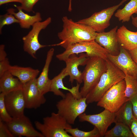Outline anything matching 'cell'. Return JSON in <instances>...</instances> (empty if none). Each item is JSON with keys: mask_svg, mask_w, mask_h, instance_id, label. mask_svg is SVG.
<instances>
[{"mask_svg": "<svg viewBox=\"0 0 137 137\" xmlns=\"http://www.w3.org/2000/svg\"><path fill=\"white\" fill-rule=\"evenodd\" d=\"M129 127L134 137H137V118L134 115Z\"/></svg>", "mask_w": 137, "mask_h": 137, "instance_id": "d6a6232c", "label": "cell"}, {"mask_svg": "<svg viewBox=\"0 0 137 137\" xmlns=\"http://www.w3.org/2000/svg\"><path fill=\"white\" fill-rule=\"evenodd\" d=\"M115 123H122L129 127L133 115L131 102L129 100L126 101L115 113Z\"/></svg>", "mask_w": 137, "mask_h": 137, "instance_id": "603a6c76", "label": "cell"}, {"mask_svg": "<svg viewBox=\"0 0 137 137\" xmlns=\"http://www.w3.org/2000/svg\"><path fill=\"white\" fill-rule=\"evenodd\" d=\"M116 26L109 31L97 33L95 41L104 48L109 54L113 55H118L119 52L120 46L118 42Z\"/></svg>", "mask_w": 137, "mask_h": 137, "instance_id": "2e32d148", "label": "cell"}, {"mask_svg": "<svg viewBox=\"0 0 137 137\" xmlns=\"http://www.w3.org/2000/svg\"><path fill=\"white\" fill-rule=\"evenodd\" d=\"M67 76L68 74L65 68H63L58 75L51 80L50 92H52L56 96H60L63 98L65 97V94L60 90L61 89L68 91L76 98L80 99L82 98L79 91L80 84L77 82L76 85L71 89L64 86L63 80Z\"/></svg>", "mask_w": 137, "mask_h": 137, "instance_id": "e0dca14e", "label": "cell"}, {"mask_svg": "<svg viewBox=\"0 0 137 137\" xmlns=\"http://www.w3.org/2000/svg\"><path fill=\"white\" fill-rule=\"evenodd\" d=\"M115 124L113 128L106 132L104 137H134L129 127L122 123Z\"/></svg>", "mask_w": 137, "mask_h": 137, "instance_id": "d4e9b609", "label": "cell"}, {"mask_svg": "<svg viewBox=\"0 0 137 137\" xmlns=\"http://www.w3.org/2000/svg\"><path fill=\"white\" fill-rule=\"evenodd\" d=\"M125 82L123 79L109 89L97 102V106L112 113L117 111L129 100L125 96Z\"/></svg>", "mask_w": 137, "mask_h": 137, "instance_id": "8992f818", "label": "cell"}, {"mask_svg": "<svg viewBox=\"0 0 137 137\" xmlns=\"http://www.w3.org/2000/svg\"><path fill=\"white\" fill-rule=\"evenodd\" d=\"M63 28L58 36L61 42L52 46H60L65 49L71 45L95 40L97 32L87 25L74 22L66 16L62 18Z\"/></svg>", "mask_w": 137, "mask_h": 137, "instance_id": "6da1fadb", "label": "cell"}, {"mask_svg": "<svg viewBox=\"0 0 137 137\" xmlns=\"http://www.w3.org/2000/svg\"><path fill=\"white\" fill-rule=\"evenodd\" d=\"M71 0H70V4H69V6H70V7H71Z\"/></svg>", "mask_w": 137, "mask_h": 137, "instance_id": "f35d334b", "label": "cell"}, {"mask_svg": "<svg viewBox=\"0 0 137 137\" xmlns=\"http://www.w3.org/2000/svg\"><path fill=\"white\" fill-rule=\"evenodd\" d=\"M106 61V71L101 75L96 86L85 97L87 104L98 102L109 89L124 79V73L109 59Z\"/></svg>", "mask_w": 137, "mask_h": 137, "instance_id": "7a4b0ae2", "label": "cell"}, {"mask_svg": "<svg viewBox=\"0 0 137 137\" xmlns=\"http://www.w3.org/2000/svg\"><path fill=\"white\" fill-rule=\"evenodd\" d=\"M8 71L14 76L16 77L23 84L36 78L40 72L37 69L16 65H11Z\"/></svg>", "mask_w": 137, "mask_h": 137, "instance_id": "7402d4cb", "label": "cell"}, {"mask_svg": "<svg viewBox=\"0 0 137 137\" xmlns=\"http://www.w3.org/2000/svg\"><path fill=\"white\" fill-rule=\"evenodd\" d=\"M5 95L2 93L0 94V119L6 123L10 122L12 117L9 113L4 102Z\"/></svg>", "mask_w": 137, "mask_h": 137, "instance_id": "83f0119b", "label": "cell"}, {"mask_svg": "<svg viewBox=\"0 0 137 137\" xmlns=\"http://www.w3.org/2000/svg\"><path fill=\"white\" fill-rule=\"evenodd\" d=\"M126 84L125 96L129 100L137 94V80L134 77L124 73Z\"/></svg>", "mask_w": 137, "mask_h": 137, "instance_id": "484cf974", "label": "cell"}, {"mask_svg": "<svg viewBox=\"0 0 137 137\" xmlns=\"http://www.w3.org/2000/svg\"><path fill=\"white\" fill-rule=\"evenodd\" d=\"M23 0H0V5L12 2H16L21 4Z\"/></svg>", "mask_w": 137, "mask_h": 137, "instance_id": "8d00e7d4", "label": "cell"}, {"mask_svg": "<svg viewBox=\"0 0 137 137\" xmlns=\"http://www.w3.org/2000/svg\"><path fill=\"white\" fill-rule=\"evenodd\" d=\"M108 58L124 73H126L137 80V64L132 59L127 50L120 46L119 54L116 55L108 54Z\"/></svg>", "mask_w": 137, "mask_h": 137, "instance_id": "4fadbf2b", "label": "cell"}, {"mask_svg": "<svg viewBox=\"0 0 137 137\" xmlns=\"http://www.w3.org/2000/svg\"><path fill=\"white\" fill-rule=\"evenodd\" d=\"M106 61L98 57H89L82 72L83 85L80 91L82 97H85L97 85L107 70Z\"/></svg>", "mask_w": 137, "mask_h": 137, "instance_id": "3957f363", "label": "cell"}, {"mask_svg": "<svg viewBox=\"0 0 137 137\" xmlns=\"http://www.w3.org/2000/svg\"><path fill=\"white\" fill-rule=\"evenodd\" d=\"M129 100L132 105L133 115L137 118V94L129 99Z\"/></svg>", "mask_w": 137, "mask_h": 137, "instance_id": "836d02e7", "label": "cell"}, {"mask_svg": "<svg viewBox=\"0 0 137 137\" xmlns=\"http://www.w3.org/2000/svg\"><path fill=\"white\" fill-rule=\"evenodd\" d=\"M6 124L15 136L44 137L40 132L35 128L29 118L24 115L13 118L10 122Z\"/></svg>", "mask_w": 137, "mask_h": 137, "instance_id": "30bf717a", "label": "cell"}, {"mask_svg": "<svg viewBox=\"0 0 137 137\" xmlns=\"http://www.w3.org/2000/svg\"><path fill=\"white\" fill-rule=\"evenodd\" d=\"M137 13V0H131L122 9L117 10L115 16L122 22H128L134 13Z\"/></svg>", "mask_w": 137, "mask_h": 137, "instance_id": "cb8c5ba5", "label": "cell"}, {"mask_svg": "<svg viewBox=\"0 0 137 137\" xmlns=\"http://www.w3.org/2000/svg\"><path fill=\"white\" fill-rule=\"evenodd\" d=\"M83 53H85L89 57H98L106 60L108 59V52L95 40L73 44L56 57L59 60L64 61L72 55Z\"/></svg>", "mask_w": 137, "mask_h": 137, "instance_id": "52a82bcc", "label": "cell"}, {"mask_svg": "<svg viewBox=\"0 0 137 137\" xmlns=\"http://www.w3.org/2000/svg\"><path fill=\"white\" fill-rule=\"evenodd\" d=\"M10 66L8 59L7 57L0 61V77L5 72L8 71Z\"/></svg>", "mask_w": 137, "mask_h": 137, "instance_id": "1f68e13d", "label": "cell"}, {"mask_svg": "<svg viewBox=\"0 0 137 137\" xmlns=\"http://www.w3.org/2000/svg\"><path fill=\"white\" fill-rule=\"evenodd\" d=\"M0 33H2L3 27L5 25H9L14 23H19V21L13 14L7 13L0 16Z\"/></svg>", "mask_w": 137, "mask_h": 137, "instance_id": "f1b7e54d", "label": "cell"}, {"mask_svg": "<svg viewBox=\"0 0 137 137\" xmlns=\"http://www.w3.org/2000/svg\"><path fill=\"white\" fill-rule=\"evenodd\" d=\"M22 90L26 108L36 109L46 102L38 87L36 78L23 84Z\"/></svg>", "mask_w": 137, "mask_h": 137, "instance_id": "7c38bea8", "label": "cell"}, {"mask_svg": "<svg viewBox=\"0 0 137 137\" xmlns=\"http://www.w3.org/2000/svg\"><path fill=\"white\" fill-rule=\"evenodd\" d=\"M54 49H50L47 52L45 63L39 77L37 78L38 87L41 93L44 95L50 92L51 80L48 78L49 66L54 54Z\"/></svg>", "mask_w": 137, "mask_h": 137, "instance_id": "d6986e66", "label": "cell"}, {"mask_svg": "<svg viewBox=\"0 0 137 137\" xmlns=\"http://www.w3.org/2000/svg\"><path fill=\"white\" fill-rule=\"evenodd\" d=\"M127 0H122L118 4L95 12L90 17L77 22L90 26L96 32H101L110 25V20L115 11Z\"/></svg>", "mask_w": 137, "mask_h": 137, "instance_id": "ba28073f", "label": "cell"}, {"mask_svg": "<svg viewBox=\"0 0 137 137\" xmlns=\"http://www.w3.org/2000/svg\"><path fill=\"white\" fill-rule=\"evenodd\" d=\"M86 54L82 53L79 56L75 54L70 56L65 61L66 72L69 76V81L72 83L74 80L81 84L83 82L82 73L79 70V65H85L89 58Z\"/></svg>", "mask_w": 137, "mask_h": 137, "instance_id": "9a60e30c", "label": "cell"}, {"mask_svg": "<svg viewBox=\"0 0 137 137\" xmlns=\"http://www.w3.org/2000/svg\"><path fill=\"white\" fill-rule=\"evenodd\" d=\"M18 10L15 12V10L11 8L7 10V13L12 14L19 21L21 27L23 28L28 29L35 23L41 21L42 20L40 13L37 12L33 15H30L25 13L19 7L15 6Z\"/></svg>", "mask_w": 137, "mask_h": 137, "instance_id": "ffe728a7", "label": "cell"}, {"mask_svg": "<svg viewBox=\"0 0 137 137\" xmlns=\"http://www.w3.org/2000/svg\"><path fill=\"white\" fill-rule=\"evenodd\" d=\"M116 36L119 46L128 51L137 48V31H130L123 25L117 29Z\"/></svg>", "mask_w": 137, "mask_h": 137, "instance_id": "ac0fdd59", "label": "cell"}, {"mask_svg": "<svg viewBox=\"0 0 137 137\" xmlns=\"http://www.w3.org/2000/svg\"><path fill=\"white\" fill-rule=\"evenodd\" d=\"M51 20L49 17L44 21L35 23L32 26L31 30L22 38L24 51L34 58H36V55L38 50L46 46L40 43L38 37L40 31L46 28Z\"/></svg>", "mask_w": 137, "mask_h": 137, "instance_id": "9c48e42d", "label": "cell"}, {"mask_svg": "<svg viewBox=\"0 0 137 137\" xmlns=\"http://www.w3.org/2000/svg\"><path fill=\"white\" fill-rule=\"evenodd\" d=\"M4 102L9 113L13 118L24 115L26 108L22 88L5 95Z\"/></svg>", "mask_w": 137, "mask_h": 137, "instance_id": "5bb4252c", "label": "cell"}, {"mask_svg": "<svg viewBox=\"0 0 137 137\" xmlns=\"http://www.w3.org/2000/svg\"><path fill=\"white\" fill-rule=\"evenodd\" d=\"M43 120L42 123L35 121V125L44 137H72L65 130L72 128L71 125L58 113L52 112Z\"/></svg>", "mask_w": 137, "mask_h": 137, "instance_id": "277c9868", "label": "cell"}, {"mask_svg": "<svg viewBox=\"0 0 137 137\" xmlns=\"http://www.w3.org/2000/svg\"><path fill=\"white\" fill-rule=\"evenodd\" d=\"M80 122H88L95 127L99 131L101 137L104 136L108 127L114 123L115 113L105 109L101 112L96 114L88 115L84 113L78 117Z\"/></svg>", "mask_w": 137, "mask_h": 137, "instance_id": "8fae6325", "label": "cell"}, {"mask_svg": "<svg viewBox=\"0 0 137 137\" xmlns=\"http://www.w3.org/2000/svg\"><path fill=\"white\" fill-rule=\"evenodd\" d=\"M87 106L86 97L78 99L70 92L56 104L57 113L71 125L74 124L76 118L84 112Z\"/></svg>", "mask_w": 137, "mask_h": 137, "instance_id": "5b68a950", "label": "cell"}, {"mask_svg": "<svg viewBox=\"0 0 137 137\" xmlns=\"http://www.w3.org/2000/svg\"><path fill=\"white\" fill-rule=\"evenodd\" d=\"M8 71L0 77V92L6 95L12 92L22 89L23 84L15 78Z\"/></svg>", "mask_w": 137, "mask_h": 137, "instance_id": "44dd1931", "label": "cell"}, {"mask_svg": "<svg viewBox=\"0 0 137 137\" xmlns=\"http://www.w3.org/2000/svg\"><path fill=\"white\" fill-rule=\"evenodd\" d=\"M4 45L1 44L0 45V61L6 58L7 54L5 50Z\"/></svg>", "mask_w": 137, "mask_h": 137, "instance_id": "e575fe53", "label": "cell"}, {"mask_svg": "<svg viewBox=\"0 0 137 137\" xmlns=\"http://www.w3.org/2000/svg\"><path fill=\"white\" fill-rule=\"evenodd\" d=\"M7 124L0 119V137H14Z\"/></svg>", "mask_w": 137, "mask_h": 137, "instance_id": "f546056e", "label": "cell"}, {"mask_svg": "<svg viewBox=\"0 0 137 137\" xmlns=\"http://www.w3.org/2000/svg\"><path fill=\"white\" fill-rule=\"evenodd\" d=\"M66 131L72 137H101L98 129L94 127V129L89 131L81 130L78 128L67 129Z\"/></svg>", "mask_w": 137, "mask_h": 137, "instance_id": "4316f807", "label": "cell"}, {"mask_svg": "<svg viewBox=\"0 0 137 137\" xmlns=\"http://www.w3.org/2000/svg\"><path fill=\"white\" fill-rule=\"evenodd\" d=\"M128 51L132 59L137 64V48Z\"/></svg>", "mask_w": 137, "mask_h": 137, "instance_id": "d590c367", "label": "cell"}, {"mask_svg": "<svg viewBox=\"0 0 137 137\" xmlns=\"http://www.w3.org/2000/svg\"><path fill=\"white\" fill-rule=\"evenodd\" d=\"M39 0H23L20 7L27 12L32 11L35 5Z\"/></svg>", "mask_w": 137, "mask_h": 137, "instance_id": "4dcf8cb0", "label": "cell"}, {"mask_svg": "<svg viewBox=\"0 0 137 137\" xmlns=\"http://www.w3.org/2000/svg\"><path fill=\"white\" fill-rule=\"evenodd\" d=\"M131 17L132 24L135 27L137 28V16L134 17L132 15Z\"/></svg>", "mask_w": 137, "mask_h": 137, "instance_id": "74e56055", "label": "cell"}]
</instances>
